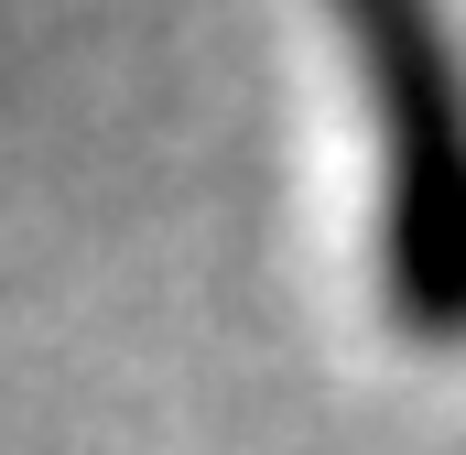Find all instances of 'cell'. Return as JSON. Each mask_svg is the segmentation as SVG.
I'll use <instances>...</instances> for the list:
<instances>
[{"mask_svg": "<svg viewBox=\"0 0 466 455\" xmlns=\"http://www.w3.org/2000/svg\"><path fill=\"white\" fill-rule=\"evenodd\" d=\"M380 109V304L423 347H466V66L445 22L358 11Z\"/></svg>", "mask_w": 466, "mask_h": 455, "instance_id": "cell-1", "label": "cell"}]
</instances>
